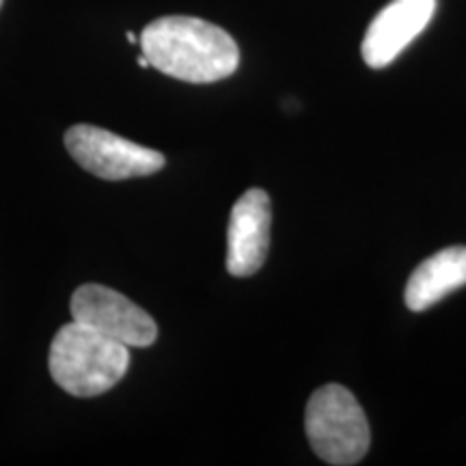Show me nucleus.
I'll return each instance as SVG.
<instances>
[{
	"instance_id": "obj_1",
	"label": "nucleus",
	"mask_w": 466,
	"mask_h": 466,
	"mask_svg": "<svg viewBox=\"0 0 466 466\" xmlns=\"http://www.w3.org/2000/svg\"><path fill=\"white\" fill-rule=\"evenodd\" d=\"M138 44L151 67L192 85L218 83L240 66L231 35L199 17H158L143 28Z\"/></svg>"
},
{
	"instance_id": "obj_2",
	"label": "nucleus",
	"mask_w": 466,
	"mask_h": 466,
	"mask_svg": "<svg viewBox=\"0 0 466 466\" xmlns=\"http://www.w3.org/2000/svg\"><path fill=\"white\" fill-rule=\"evenodd\" d=\"M48 367L52 380L63 391L76 398H96L124 380L130 352L126 343L72 319L52 339Z\"/></svg>"
},
{
	"instance_id": "obj_3",
	"label": "nucleus",
	"mask_w": 466,
	"mask_h": 466,
	"mask_svg": "<svg viewBox=\"0 0 466 466\" xmlns=\"http://www.w3.org/2000/svg\"><path fill=\"white\" fill-rule=\"evenodd\" d=\"M309 445L326 464H359L370 451V423L363 408L341 384H324L307 401Z\"/></svg>"
},
{
	"instance_id": "obj_4",
	"label": "nucleus",
	"mask_w": 466,
	"mask_h": 466,
	"mask_svg": "<svg viewBox=\"0 0 466 466\" xmlns=\"http://www.w3.org/2000/svg\"><path fill=\"white\" fill-rule=\"evenodd\" d=\"M66 147L85 171L108 182L147 177L158 173L167 162L160 151L86 124L69 127L66 132Z\"/></svg>"
},
{
	"instance_id": "obj_5",
	"label": "nucleus",
	"mask_w": 466,
	"mask_h": 466,
	"mask_svg": "<svg viewBox=\"0 0 466 466\" xmlns=\"http://www.w3.org/2000/svg\"><path fill=\"white\" fill-rule=\"evenodd\" d=\"M69 311L76 322L126 343L127 348H147L158 339L154 318L137 302L106 285H80L72 294Z\"/></svg>"
},
{
	"instance_id": "obj_6",
	"label": "nucleus",
	"mask_w": 466,
	"mask_h": 466,
	"mask_svg": "<svg viewBox=\"0 0 466 466\" xmlns=\"http://www.w3.org/2000/svg\"><path fill=\"white\" fill-rule=\"evenodd\" d=\"M272 208L266 190L250 188L231 209L227 227V270L233 277L259 272L270 250Z\"/></svg>"
},
{
	"instance_id": "obj_7",
	"label": "nucleus",
	"mask_w": 466,
	"mask_h": 466,
	"mask_svg": "<svg viewBox=\"0 0 466 466\" xmlns=\"http://www.w3.org/2000/svg\"><path fill=\"white\" fill-rule=\"evenodd\" d=\"M436 0H393L367 28L360 55L371 69H382L398 58L425 31L434 17Z\"/></svg>"
},
{
	"instance_id": "obj_8",
	"label": "nucleus",
	"mask_w": 466,
	"mask_h": 466,
	"mask_svg": "<svg viewBox=\"0 0 466 466\" xmlns=\"http://www.w3.org/2000/svg\"><path fill=\"white\" fill-rule=\"evenodd\" d=\"M466 285V247H450L421 261L408 279L404 300L410 311H425Z\"/></svg>"
},
{
	"instance_id": "obj_9",
	"label": "nucleus",
	"mask_w": 466,
	"mask_h": 466,
	"mask_svg": "<svg viewBox=\"0 0 466 466\" xmlns=\"http://www.w3.org/2000/svg\"><path fill=\"white\" fill-rule=\"evenodd\" d=\"M138 67H143V69H145V67H151V66H149V58L145 56V55L138 56Z\"/></svg>"
},
{
	"instance_id": "obj_10",
	"label": "nucleus",
	"mask_w": 466,
	"mask_h": 466,
	"mask_svg": "<svg viewBox=\"0 0 466 466\" xmlns=\"http://www.w3.org/2000/svg\"><path fill=\"white\" fill-rule=\"evenodd\" d=\"M126 37H127V42H130V44H137V42H138L137 35H134L132 31H127V33H126Z\"/></svg>"
},
{
	"instance_id": "obj_11",
	"label": "nucleus",
	"mask_w": 466,
	"mask_h": 466,
	"mask_svg": "<svg viewBox=\"0 0 466 466\" xmlns=\"http://www.w3.org/2000/svg\"><path fill=\"white\" fill-rule=\"evenodd\" d=\"M0 7H3V0H0Z\"/></svg>"
}]
</instances>
